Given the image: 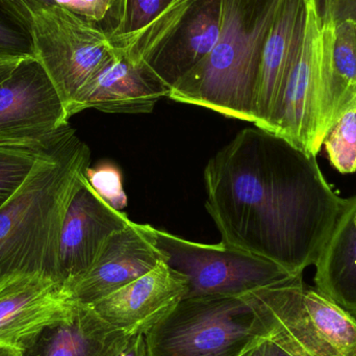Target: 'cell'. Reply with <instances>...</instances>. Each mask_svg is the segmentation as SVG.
<instances>
[{
	"label": "cell",
	"instance_id": "cell-6",
	"mask_svg": "<svg viewBox=\"0 0 356 356\" xmlns=\"http://www.w3.org/2000/svg\"><path fill=\"white\" fill-rule=\"evenodd\" d=\"M245 296L270 336L280 338L298 356H356V318L302 275Z\"/></svg>",
	"mask_w": 356,
	"mask_h": 356
},
{
	"label": "cell",
	"instance_id": "cell-19",
	"mask_svg": "<svg viewBox=\"0 0 356 356\" xmlns=\"http://www.w3.org/2000/svg\"><path fill=\"white\" fill-rule=\"evenodd\" d=\"M58 131L39 141L0 143V209L14 196L37 163L47 154Z\"/></svg>",
	"mask_w": 356,
	"mask_h": 356
},
{
	"label": "cell",
	"instance_id": "cell-17",
	"mask_svg": "<svg viewBox=\"0 0 356 356\" xmlns=\"http://www.w3.org/2000/svg\"><path fill=\"white\" fill-rule=\"evenodd\" d=\"M72 305L65 288L49 278L31 276L4 284L0 288V344L18 347Z\"/></svg>",
	"mask_w": 356,
	"mask_h": 356
},
{
	"label": "cell",
	"instance_id": "cell-9",
	"mask_svg": "<svg viewBox=\"0 0 356 356\" xmlns=\"http://www.w3.org/2000/svg\"><path fill=\"white\" fill-rule=\"evenodd\" d=\"M154 232L167 265L188 280L186 297L242 296L298 276L223 243L201 244L158 228Z\"/></svg>",
	"mask_w": 356,
	"mask_h": 356
},
{
	"label": "cell",
	"instance_id": "cell-22",
	"mask_svg": "<svg viewBox=\"0 0 356 356\" xmlns=\"http://www.w3.org/2000/svg\"><path fill=\"white\" fill-rule=\"evenodd\" d=\"M56 3L76 13L102 27L108 35L118 29L124 0H56Z\"/></svg>",
	"mask_w": 356,
	"mask_h": 356
},
{
	"label": "cell",
	"instance_id": "cell-24",
	"mask_svg": "<svg viewBox=\"0 0 356 356\" xmlns=\"http://www.w3.org/2000/svg\"><path fill=\"white\" fill-rule=\"evenodd\" d=\"M0 58H35L31 33L0 14Z\"/></svg>",
	"mask_w": 356,
	"mask_h": 356
},
{
	"label": "cell",
	"instance_id": "cell-5",
	"mask_svg": "<svg viewBox=\"0 0 356 356\" xmlns=\"http://www.w3.org/2000/svg\"><path fill=\"white\" fill-rule=\"evenodd\" d=\"M269 337L245 295L186 297L144 334L148 356H240Z\"/></svg>",
	"mask_w": 356,
	"mask_h": 356
},
{
	"label": "cell",
	"instance_id": "cell-30",
	"mask_svg": "<svg viewBox=\"0 0 356 356\" xmlns=\"http://www.w3.org/2000/svg\"><path fill=\"white\" fill-rule=\"evenodd\" d=\"M268 338L261 339L246 349L240 356H267Z\"/></svg>",
	"mask_w": 356,
	"mask_h": 356
},
{
	"label": "cell",
	"instance_id": "cell-23",
	"mask_svg": "<svg viewBox=\"0 0 356 356\" xmlns=\"http://www.w3.org/2000/svg\"><path fill=\"white\" fill-rule=\"evenodd\" d=\"M86 177L95 192L111 207L117 211L127 207L122 173L114 163L102 162L95 167H89Z\"/></svg>",
	"mask_w": 356,
	"mask_h": 356
},
{
	"label": "cell",
	"instance_id": "cell-28",
	"mask_svg": "<svg viewBox=\"0 0 356 356\" xmlns=\"http://www.w3.org/2000/svg\"><path fill=\"white\" fill-rule=\"evenodd\" d=\"M267 356H298L291 350L280 338L270 336L268 338Z\"/></svg>",
	"mask_w": 356,
	"mask_h": 356
},
{
	"label": "cell",
	"instance_id": "cell-27",
	"mask_svg": "<svg viewBox=\"0 0 356 356\" xmlns=\"http://www.w3.org/2000/svg\"><path fill=\"white\" fill-rule=\"evenodd\" d=\"M119 356H148L144 334H133Z\"/></svg>",
	"mask_w": 356,
	"mask_h": 356
},
{
	"label": "cell",
	"instance_id": "cell-26",
	"mask_svg": "<svg viewBox=\"0 0 356 356\" xmlns=\"http://www.w3.org/2000/svg\"><path fill=\"white\" fill-rule=\"evenodd\" d=\"M334 20H351L356 24V0H332Z\"/></svg>",
	"mask_w": 356,
	"mask_h": 356
},
{
	"label": "cell",
	"instance_id": "cell-16",
	"mask_svg": "<svg viewBox=\"0 0 356 356\" xmlns=\"http://www.w3.org/2000/svg\"><path fill=\"white\" fill-rule=\"evenodd\" d=\"M305 18V0H282L261 54L254 127L271 129L298 54Z\"/></svg>",
	"mask_w": 356,
	"mask_h": 356
},
{
	"label": "cell",
	"instance_id": "cell-25",
	"mask_svg": "<svg viewBox=\"0 0 356 356\" xmlns=\"http://www.w3.org/2000/svg\"><path fill=\"white\" fill-rule=\"evenodd\" d=\"M54 4L56 0H0V14L31 33L33 14Z\"/></svg>",
	"mask_w": 356,
	"mask_h": 356
},
{
	"label": "cell",
	"instance_id": "cell-18",
	"mask_svg": "<svg viewBox=\"0 0 356 356\" xmlns=\"http://www.w3.org/2000/svg\"><path fill=\"white\" fill-rule=\"evenodd\" d=\"M314 266L316 289L356 318V195L344 199Z\"/></svg>",
	"mask_w": 356,
	"mask_h": 356
},
{
	"label": "cell",
	"instance_id": "cell-20",
	"mask_svg": "<svg viewBox=\"0 0 356 356\" xmlns=\"http://www.w3.org/2000/svg\"><path fill=\"white\" fill-rule=\"evenodd\" d=\"M323 145L330 165L339 173L356 172V97L334 123Z\"/></svg>",
	"mask_w": 356,
	"mask_h": 356
},
{
	"label": "cell",
	"instance_id": "cell-29",
	"mask_svg": "<svg viewBox=\"0 0 356 356\" xmlns=\"http://www.w3.org/2000/svg\"><path fill=\"white\" fill-rule=\"evenodd\" d=\"M23 58H0V81L10 76V73L16 69V67L18 66L19 63H20Z\"/></svg>",
	"mask_w": 356,
	"mask_h": 356
},
{
	"label": "cell",
	"instance_id": "cell-31",
	"mask_svg": "<svg viewBox=\"0 0 356 356\" xmlns=\"http://www.w3.org/2000/svg\"><path fill=\"white\" fill-rule=\"evenodd\" d=\"M0 356H22L18 347L0 344Z\"/></svg>",
	"mask_w": 356,
	"mask_h": 356
},
{
	"label": "cell",
	"instance_id": "cell-15",
	"mask_svg": "<svg viewBox=\"0 0 356 356\" xmlns=\"http://www.w3.org/2000/svg\"><path fill=\"white\" fill-rule=\"evenodd\" d=\"M131 334L106 323L91 305L73 301L60 319L25 339L22 356H119Z\"/></svg>",
	"mask_w": 356,
	"mask_h": 356
},
{
	"label": "cell",
	"instance_id": "cell-14",
	"mask_svg": "<svg viewBox=\"0 0 356 356\" xmlns=\"http://www.w3.org/2000/svg\"><path fill=\"white\" fill-rule=\"evenodd\" d=\"M188 292L186 276L162 261L91 307L116 330L131 336L145 334L186 298Z\"/></svg>",
	"mask_w": 356,
	"mask_h": 356
},
{
	"label": "cell",
	"instance_id": "cell-12",
	"mask_svg": "<svg viewBox=\"0 0 356 356\" xmlns=\"http://www.w3.org/2000/svg\"><path fill=\"white\" fill-rule=\"evenodd\" d=\"M154 229L148 224L131 221L113 234L89 271L67 291L71 299L93 305L165 261L156 247Z\"/></svg>",
	"mask_w": 356,
	"mask_h": 356
},
{
	"label": "cell",
	"instance_id": "cell-4",
	"mask_svg": "<svg viewBox=\"0 0 356 356\" xmlns=\"http://www.w3.org/2000/svg\"><path fill=\"white\" fill-rule=\"evenodd\" d=\"M302 39L271 133L317 156L332 125V0H305Z\"/></svg>",
	"mask_w": 356,
	"mask_h": 356
},
{
	"label": "cell",
	"instance_id": "cell-2",
	"mask_svg": "<svg viewBox=\"0 0 356 356\" xmlns=\"http://www.w3.org/2000/svg\"><path fill=\"white\" fill-rule=\"evenodd\" d=\"M90 163L89 146L67 124L21 188L0 209V288L31 276L60 284V232Z\"/></svg>",
	"mask_w": 356,
	"mask_h": 356
},
{
	"label": "cell",
	"instance_id": "cell-21",
	"mask_svg": "<svg viewBox=\"0 0 356 356\" xmlns=\"http://www.w3.org/2000/svg\"><path fill=\"white\" fill-rule=\"evenodd\" d=\"M173 1L175 0H124L120 25L110 37L113 45L120 47L158 18Z\"/></svg>",
	"mask_w": 356,
	"mask_h": 356
},
{
	"label": "cell",
	"instance_id": "cell-10",
	"mask_svg": "<svg viewBox=\"0 0 356 356\" xmlns=\"http://www.w3.org/2000/svg\"><path fill=\"white\" fill-rule=\"evenodd\" d=\"M68 120L64 102L37 58H23L0 81V143L46 139Z\"/></svg>",
	"mask_w": 356,
	"mask_h": 356
},
{
	"label": "cell",
	"instance_id": "cell-8",
	"mask_svg": "<svg viewBox=\"0 0 356 356\" xmlns=\"http://www.w3.org/2000/svg\"><path fill=\"white\" fill-rule=\"evenodd\" d=\"M31 35L35 58L66 111L87 81L119 52L102 27L60 4L33 14Z\"/></svg>",
	"mask_w": 356,
	"mask_h": 356
},
{
	"label": "cell",
	"instance_id": "cell-13",
	"mask_svg": "<svg viewBox=\"0 0 356 356\" xmlns=\"http://www.w3.org/2000/svg\"><path fill=\"white\" fill-rule=\"evenodd\" d=\"M170 91L145 63L119 49L81 88L67 114L70 119L87 108L111 114H147Z\"/></svg>",
	"mask_w": 356,
	"mask_h": 356
},
{
	"label": "cell",
	"instance_id": "cell-11",
	"mask_svg": "<svg viewBox=\"0 0 356 356\" xmlns=\"http://www.w3.org/2000/svg\"><path fill=\"white\" fill-rule=\"evenodd\" d=\"M131 222L95 192L86 175L81 178L60 232L58 265L65 290L89 271L106 241Z\"/></svg>",
	"mask_w": 356,
	"mask_h": 356
},
{
	"label": "cell",
	"instance_id": "cell-3",
	"mask_svg": "<svg viewBox=\"0 0 356 356\" xmlns=\"http://www.w3.org/2000/svg\"><path fill=\"white\" fill-rule=\"evenodd\" d=\"M282 0H223L219 38L168 98L254 123L261 54Z\"/></svg>",
	"mask_w": 356,
	"mask_h": 356
},
{
	"label": "cell",
	"instance_id": "cell-7",
	"mask_svg": "<svg viewBox=\"0 0 356 356\" xmlns=\"http://www.w3.org/2000/svg\"><path fill=\"white\" fill-rule=\"evenodd\" d=\"M222 10L223 0H175L118 48L145 63L172 89L215 47Z\"/></svg>",
	"mask_w": 356,
	"mask_h": 356
},
{
	"label": "cell",
	"instance_id": "cell-1",
	"mask_svg": "<svg viewBox=\"0 0 356 356\" xmlns=\"http://www.w3.org/2000/svg\"><path fill=\"white\" fill-rule=\"evenodd\" d=\"M204 184L221 243L294 275L315 265L344 203L317 156L257 127L209 161Z\"/></svg>",
	"mask_w": 356,
	"mask_h": 356
}]
</instances>
